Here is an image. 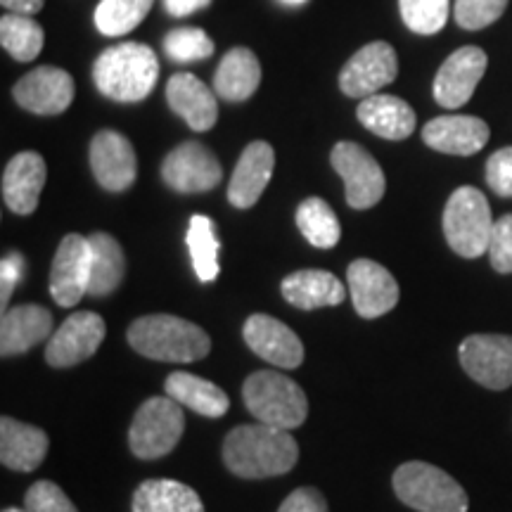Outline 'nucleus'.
<instances>
[{
  "label": "nucleus",
  "instance_id": "f257e3e1",
  "mask_svg": "<svg viewBox=\"0 0 512 512\" xmlns=\"http://www.w3.org/2000/svg\"><path fill=\"white\" fill-rule=\"evenodd\" d=\"M297 460L299 446L292 434L264 422L235 427L223 441V463L242 479L287 475Z\"/></svg>",
  "mask_w": 512,
  "mask_h": 512
},
{
  "label": "nucleus",
  "instance_id": "f03ea898",
  "mask_svg": "<svg viewBox=\"0 0 512 512\" xmlns=\"http://www.w3.org/2000/svg\"><path fill=\"white\" fill-rule=\"evenodd\" d=\"M128 344L140 356L166 363H192L200 361L211 351V339L200 325L190 320L155 313L143 316L128 325Z\"/></svg>",
  "mask_w": 512,
  "mask_h": 512
},
{
  "label": "nucleus",
  "instance_id": "7ed1b4c3",
  "mask_svg": "<svg viewBox=\"0 0 512 512\" xmlns=\"http://www.w3.org/2000/svg\"><path fill=\"white\" fill-rule=\"evenodd\" d=\"M159 60L143 43H119L102 50L93 64L98 91L114 102H140L155 91Z\"/></svg>",
  "mask_w": 512,
  "mask_h": 512
},
{
  "label": "nucleus",
  "instance_id": "20e7f679",
  "mask_svg": "<svg viewBox=\"0 0 512 512\" xmlns=\"http://www.w3.org/2000/svg\"><path fill=\"white\" fill-rule=\"evenodd\" d=\"M242 399L256 422L287 432L302 427L309 415V399L304 389L275 370H256L249 375L242 384Z\"/></svg>",
  "mask_w": 512,
  "mask_h": 512
},
{
  "label": "nucleus",
  "instance_id": "39448f33",
  "mask_svg": "<svg viewBox=\"0 0 512 512\" xmlns=\"http://www.w3.org/2000/svg\"><path fill=\"white\" fill-rule=\"evenodd\" d=\"M394 494L401 503L418 512H467L465 489L437 465L411 460L396 467Z\"/></svg>",
  "mask_w": 512,
  "mask_h": 512
},
{
  "label": "nucleus",
  "instance_id": "423d86ee",
  "mask_svg": "<svg viewBox=\"0 0 512 512\" xmlns=\"http://www.w3.org/2000/svg\"><path fill=\"white\" fill-rule=\"evenodd\" d=\"M489 200L482 190L463 185L453 190L444 209V235L448 247L465 259H477L489 252V238L494 230Z\"/></svg>",
  "mask_w": 512,
  "mask_h": 512
},
{
  "label": "nucleus",
  "instance_id": "0eeeda50",
  "mask_svg": "<svg viewBox=\"0 0 512 512\" xmlns=\"http://www.w3.org/2000/svg\"><path fill=\"white\" fill-rule=\"evenodd\" d=\"M185 432L183 406L176 399L152 396L133 415L128 430V446L140 460H157L169 456Z\"/></svg>",
  "mask_w": 512,
  "mask_h": 512
},
{
  "label": "nucleus",
  "instance_id": "6e6552de",
  "mask_svg": "<svg viewBox=\"0 0 512 512\" xmlns=\"http://www.w3.org/2000/svg\"><path fill=\"white\" fill-rule=\"evenodd\" d=\"M330 162L332 169L342 176L344 195L351 209H370L382 200L387 181H384L382 166L366 147L342 140L332 147Z\"/></svg>",
  "mask_w": 512,
  "mask_h": 512
},
{
  "label": "nucleus",
  "instance_id": "1a4fd4ad",
  "mask_svg": "<svg viewBox=\"0 0 512 512\" xmlns=\"http://www.w3.org/2000/svg\"><path fill=\"white\" fill-rule=\"evenodd\" d=\"M221 178V162L207 145L197 143V140L174 147L162 164V181L181 195L214 190Z\"/></svg>",
  "mask_w": 512,
  "mask_h": 512
},
{
  "label": "nucleus",
  "instance_id": "9d476101",
  "mask_svg": "<svg viewBox=\"0 0 512 512\" xmlns=\"http://www.w3.org/2000/svg\"><path fill=\"white\" fill-rule=\"evenodd\" d=\"M107 325L93 311H76L48 339L46 361L53 368H74L91 358L105 342Z\"/></svg>",
  "mask_w": 512,
  "mask_h": 512
},
{
  "label": "nucleus",
  "instance_id": "9b49d317",
  "mask_svg": "<svg viewBox=\"0 0 512 512\" xmlns=\"http://www.w3.org/2000/svg\"><path fill=\"white\" fill-rule=\"evenodd\" d=\"M460 366L486 389H508L512 384V337L470 335L458 349Z\"/></svg>",
  "mask_w": 512,
  "mask_h": 512
},
{
  "label": "nucleus",
  "instance_id": "f8f14e48",
  "mask_svg": "<svg viewBox=\"0 0 512 512\" xmlns=\"http://www.w3.org/2000/svg\"><path fill=\"white\" fill-rule=\"evenodd\" d=\"M399 57L387 41H373L363 46L339 72V88L349 98H368L396 81Z\"/></svg>",
  "mask_w": 512,
  "mask_h": 512
},
{
  "label": "nucleus",
  "instance_id": "ddd939ff",
  "mask_svg": "<svg viewBox=\"0 0 512 512\" xmlns=\"http://www.w3.org/2000/svg\"><path fill=\"white\" fill-rule=\"evenodd\" d=\"M74 79L72 74L60 67H36L15 83L12 95L22 110L38 117H57L67 112L74 102Z\"/></svg>",
  "mask_w": 512,
  "mask_h": 512
},
{
  "label": "nucleus",
  "instance_id": "4468645a",
  "mask_svg": "<svg viewBox=\"0 0 512 512\" xmlns=\"http://www.w3.org/2000/svg\"><path fill=\"white\" fill-rule=\"evenodd\" d=\"M486 67H489V57L482 48H458L456 53L446 57L437 76H434V100L446 110H458V107L467 105L486 74Z\"/></svg>",
  "mask_w": 512,
  "mask_h": 512
},
{
  "label": "nucleus",
  "instance_id": "2eb2a0df",
  "mask_svg": "<svg viewBox=\"0 0 512 512\" xmlns=\"http://www.w3.org/2000/svg\"><path fill=\"white\" fill-rule=\"evenodd\" d=\"M91 278V240L69 233L62 238L50 271V294L64 309L76 306L83 294H88Z\"/></svg>",
  "mask_w": 512,
  "mask_h": 512
},
{
  "label": "nucleus",
  "instance_id": "dca6fc26",
  "mask_svg": "<svg viewBox=\"0 0 512 512\" xmlns=\"http://www.w3.org/2000/svg\"><path fill=\"white\" fill-rule=\"evenodd\" d=\"M242 337L247 347L271 366L294 370L304 363L302 339L292 328H287L283 320L266 316V313H254L245 320Z\"/></svg>",
  "mask_w": 512,
  "mask_h": 512
},
{
  "label": "nucleus",
  "instance_id": "f3484780",
  "mask_svg": "<svg viewBox=\"0 0 512 512\" xmlns=\"http://www.w3.org/2000/svg\"><path fill=\"white\" fill-rule=\"evenodd\" d=\"M351 302L361 318H380L399 304V283L387 268L370 259H356L347 268Z\"/></svg>",
  "mask_w": 512,
  "mask_h": 512
},
{
  "label": "nucleus",
  "instance_id": "a211bd4d",
  "mask_svg": "<svg viewBox=\"0 0 512 512\" xmlns=\"http://www.w3.org/2000/svg\"><path fill=\"white\" fill-rule=\"evenodd\" d=\"M91 169L95 181L110 192H124L136 183L138 159L131 140L117 131H98L91 140Z\"/></svg>",
  "mask_w": 512,
  "mask_h": 512
},
{
  "label": "nucleus",
  "instance_id": "6ab92c4d",
  "mask_svg": "<svg viewBox=\"0 0 512 512\" xmlns=\"http://www.w3.org/2000/svg\"><path fill=\"white\" fill-rule=\"evenodd\" d=\"M48 169L38 152H19L3 171V202L12 214H34L46 185Z\"/></svg>",
  "mask_w": 512,
  "mask_h": 512
},
{
  "label": "nucleus",
  "instance_id": "aec40b11",
  "mask_svg": "<svg viewBox=\"0 0 512 512\" xmlns=\"http://www.w3.org/2000/svg\"><path fill=\"white\" fill-rule=\"evenodd\" d=\"M489 126L484 119L467 117V114H451V117H437L427 121L422 128V140L432 150L444 155L470 157L477 155L489 143Z\"/></svg>",
  "mask_w": 512,
  "mask_h": 512
},
{
  "label": "nucleus",
  "instance_id": "412c9836",
  "mask_svg": "<svg viewBox=\"0 0 512 512\" xmlns=\"http://www.w3.org/2000/svg\"><path fill=\"white\" fill-rule=\"evenodd\" d=\"M275 169V152L266 140L249 143L235 164L233 176L228 185V200L233 207L249 209L264 195L268 181Z\"/></svg>",
  "mask_w": 512,
  "mask_h": 512
},
{
  "label": "nucleus",
  "instance_id": "4be33fe9",
  "mask_svg": "<svg viewBox=\"0 0 512 512\" xmlns=\"http://www.w3.org/2000/svg\"><path fill=\"white\" fill-rule=\"evenodd\" d=\"M53 335V313L38 304H22L3 311L0 320V354L3 358L27 354Z\"/></svg>",
  "mask_w": 512,
  "mask_h": 512
},
{
  "label": "nucleus",
  "instance_id": "5701e85b",
  "mask_svg": "<svg viewBox=\"0 0 512 512\" xmlns=\"http://www.w3.org/2000/svg\"><path fill=\"white\" fill-rule=\"evenodd\" d=\"M166 102L197 133L214 128L216 119H219L216 95L195 74L183 72L171 76L166 83Z\"/></svg>",
  "mask_w": 512,
  "mask_h": 512
},
{
  "label": "nucleus",
  "instance_id": "b1692460",
  "mask_svg": "<svg viewBox=\"0 0 512 512\" xmlns=\"http://www.w3.org/2000/svg\"><path fill=\"white\" fill-rule=\"evenodd\" d=\"M48 434L5 415L0 420V463L15 472H34L48 456Z\"/></svg>",
  "mask_w": 512,
  "mask_h": 512
},
{
  "label": "nucleus",
  "instance_id": "393cba45",
  "mask_svg": "<svg viewBox=\"0 0 512 512\" xmlns=\"http://www.w3.org/2000/svg\"><path fill=\"white\" fill-rule=\"evenodd\" d=\"M280 292H283L287 304L304 311H313L323 309V306L342 304L349 290L330 271L306 268V271H294L283 278Z\"/></svg>",
  "mask_w": 512,
  "mask_h": 512
},
{
  "label": "nucleus",
  "instance_id": "a878e982",
  "mask_svg": "<svg viewBox=\"0 0 512 512\" xmlns=\"http://www.w3.org/2000/svg\"><path fill=\"white\" fill-rule=\"evenodd\" d=\"M356 117L370 133L384 140H403L415 131V112L396 95H368L358 105Z\"/></svg>",
  "mask_w": 512,
  "mask_h": 512
},
{
  "label": "nucleus",
  "instance_id": "bb28decb",
  "mask_svg": "<svg viewBox=\"0 0 512 512\" xmlns=\"http://www.w3.org/2000/svg\"><path fill=\"white\" fill-rule=\"evenodd\" d=\"M261 83V64L249 48H233L223 55L216 69L214 91L228 102H245L252 98Z\"/></svg>",
  "mask_w": 512,
  "mask_h": 512
},
{
  "label": "nucleus",
  "instance_id": "cd10ccee",
  "mask_svg": "<svg viewBox=\"0 0 512 512\" xmlns=\"http://www.w3.org/2000/svg\"><path fill=\"white\" fill-rule=\"evenodd\" d=\"M166 394L176 399L183 408H190L192 413L204 415V418H221L228 413L230 399L219 384L204 380L192 373H171L164 382Z\"/></svg>",
  "mask_w": 512,
  "mask_h": 512
},
{
  "label": "nucleus",
  "instance_id": "c85d7f7f",
  "mask_svg": "<svg viewBox=\"0 0 512 512\" xmlns=\"http://www.w3.org/2000/svg\"><path fill=\"white\" fill-rule=\"evenodd\" d=\"M133 512H204L202 498L176 479H147L136 489Z\"/></svg>",
  "mask_w": 512,
  "mask_h": 512
},
{
  "label": "nucleus",
  "instance_id": "c756f323",
  "mask_svg": "<svg viewBox=\"0 0 512 512\" xmlns=\"http://www.w3.org/2000/svg\"><path fill=\"white\" fill-rule=\"evenodd\" d=\"M91 240V278H88V294L91 297H107L124 280L126 256L124 249L110 233H93Z\"/></svg>",
  "mask_w": 512,
  "mask_h": 512
},
{
  "label": "nucleus",
  "instance_id": "7c9ffc66",
  "mask_svg": "<svg viewBox=\"0 0 512 512\" xmlns=\"http://www.w3.org/2000/svg\"><path fill=\"white\" fill-rule=\"evenodd\" d=\"M185 245L190 249L192 268L202 283H214L219 278V238H216V226L209 216L195 214L188 223L185 233Z\"/></svg>",
  "mask_w": 512,
  "mask_h": 512
},
{
  "label": "nucleus",
  "instance_id": "2f4dec72",
  "mask_svg": "<svg viewBox=\"0 0 512 512\" xmlns=\"http://www.w3.org/2000/svg\"><path fill=\"white\" fill-rule=\"evenodd\" d=\"M0 43H3L5 53L15 57L17 62H31L41 55L46 34L43 27L31 19V15H15L8 12L0 19Z\"/></svg>",
  "mask_w": 512,
  "mask_h": 512
},
{
  "label": "nucleus",
  "instance_id": "473e14b6",
  "mask_svg": "<svg viewBox=\"0 0 512 512\" xmlns=\"http://www.w3.org/2000/svg\"><path fill=\"white\" fill-rule=\"evenodd\" d=\"M297 226L309 245L318 249H332L339 242L342 228H339L337 214L320 197H306L297 207Z\"/></svg>",
  "mask_w": 512,
  "mask_h": 512
},
{
  "label": "nucleus",
  "instance_id": "72a5a7b5",
  "mask_svg": "<svg viewBox=\"0 0 512 512\" xmlns=\"http://www.w3.org/2000/svg\"><path fill=\"white\" fill-rule=\"evenodd\" d=\"M155 0H100L95 8V27L105 36H126L152 10Z\"/></svg>",
  "mask_w": 512,
  "mask_h": 512
},
{
  "label": "nucleus",
  "instance_id": "f704fd0d",
  "mask_svg": "<svg viewBox=\"0 0 512 512\" xmlns=\"http://www.w3.org/2000/svg\"><path fill=\"white\" fill-rule=\"evenodd\" d=\"M399 8L403 24L413 34L432 36L446 27L451 3L448 0H399Z\"/></svg>",
  "mask_w": 512,
  "mask_h": 512
},
{
  "label": "nucleus",
  "instance_id": "c9c22d12",
  "mask_svg": "<svg viewBox=\"0 0 512 512\" xmlns=\"http://www.w3.org/2000/svg\"><path fill=\"white\" fill-rule=\"evenodd\" d=\"M164 53L174 62H200L214 55V41L204 29H174L164 38Z\"/></svg>",
  "mask_w": 512,
  "mask_h": 512
},
{
  "label": "nucleus",
  "instance_id": "e433bc0d",
  "mask_svg": "<svg viewBox=\"0 0 512 512\" xmlns=\"http://www.w3.org/2000/svg\"><path fill=\"white\" fill-rule=\"evenodd\" d=\"M505 8H508V0H456L453 15H456L458 27L479 31L501 19Z\"/></svg>",
  "mask_w": 512,
  "mask_h": 512
},
{
  "label": "nucleus",
  "instance_id": "4c0bfd02",
  "mask_svg": "<svg viewBox=\"0 0 512 512\" xmlns=\"http://www.w3.org/2000/svg\"><path fill=\"white\" fill-rule=\"evenodd\" d=\"M24 508L29 512H79L60 486L48 479L29 486L27 496H24Z\"/></svg>",
  "mask_w": 512,
  "mask_h": 512
},
{
  "label": "nucleus",
  "instance_id": "58836bf2",
  "mask_svg": "<svg viewBox=\"0 0 512 512\" xmlns=\"http://www.w3.org/2000/svg\"><path fill=\"white\" fill-rule=\"evenodd\" d=\"M489 259L498 273H512V214H503L494 223L489 238Z\"/></svg>",
  "mask_w": 512,
  "mask_h": 512
},
{
  "label": "nucleus",
  "instance_id": "ea45409f",
  "mask_svg": "<svg viewBox=\"0 0 512 512\" xmlns=\"http://www.w3.org/2000/svg\"><path fill=\"white\" fill-rule=\"evenodd\" d=\"M486 183L501 197H512V147H501L486 162Z\"/></svg>",
  "mask_w": 512,
  "mask_h": 512
},
{
  "label": "nucleus",
  "instance_id": "a19ab883",
  "mask_svg": "<svg viewBox=\"0 0 512 512\" xmlns=\"http://www.w3.org/2000/svg\"><path fill=\"white\" fill-rule=\"evenodd\" d=\"M24 256L19 252H10L3 256V264H0V304H3V311H8L10 297L15 292L19 278L24 275Z\"/></svg>",
  "mask_w": 512,
  "mask_h": 512
},
{
  "label": "nucleus",
  "instance_id": "79ce46f5",
  "mask_svg": "<svg viewBox=\"0 0 512 512\" xmlns=\"http://www.w3.org/2000/svg\"><path fill=\"white\" fill-rule=\"evenodd\" d=\"M278 512H330L328 501L313 486H302V489H294L290 496L285 498Z\"/></svg>",
  "mask_w": 512,
  "mask_h": 512
},
{
  "label": "nucleus",
  "instance_id": "37998d69",
  "mask_svg": "<svg viewBox=\"0 0 512 512\" xmlns=\"http://www.w3.org/2000/svg\"><path fill=\"white\" fill-rule=\"evenodd\" d=\"M211 0H164V8L171 17H188L192 12L204 10Z\"/></svg>",
  "mask_w": 512,
  "mask_h": 512
},
{
  "label": "nucleus",
  "instance_id": "c03bdc74",
  "mask_svg": "<svg viewBox=\"0 0 512 512\" xmlns=\"http://www.w3.org/2000/svg\"><path fill=\"white\" fill-rule=\"evenodd\" d=\"M43 3L46 0H0V5L15 15H36V12H41Z\"/></svg>",
  "mask_w": 512,
  "mask_h": 512
},
{
  "label": "nucleus",
  "instance_id": "a18cd8bd",
  "mask_svg": "<svg viewBox=\"0 0 512 512\" xmlns=\"http://www.w3.org/2000/svg\"><path fill=\"white\" fill-rule=\"evenodd\" d=\"M280 3H285V5H304L306 0H280Z\"/></svg>",
  "mask_w": 512,
  "mask_h": 512
},
{
  "label": "nucleus",
  "instance_id": "49530a36",
  "mask_svg": "<svg viewBox=\"0 0 512 512\" xmlns=\"http://www.w3.org/2000/svg\"><path fill=\"white\" fill-rule=\"evenodd\" d=\"M3 512H29L27 508H24V510H19V508H5Z\"/></svg>",
  "mask_w": 512,
  "mask_h": 512
}]
</instances>
